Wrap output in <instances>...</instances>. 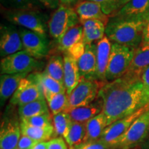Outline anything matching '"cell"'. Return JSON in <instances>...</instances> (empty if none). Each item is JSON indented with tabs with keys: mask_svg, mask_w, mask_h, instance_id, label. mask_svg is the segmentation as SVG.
Listing matches in <instances>:
<instances>
[{
	"mask_svg": "<svg viewBox=\"0 0 149 149\" xmlns=\"http://www.w3.org/2000/svg\"><path fill=\"white\" fill-rule=\"evenodd\" d=\"M98 97L103 103L104 113L109 126L133 114L149 104V95L141 77H122L107 81L100 90Z\"/></svg>",
	"mask_w": 149,
	"mask_h": 149,
	"instance_id": "cell-1",
	"label": "cell"
},
{
	"mask_svg": "<svg viewBox=\"0 0 149 149\" xmlns=\"http://www.w3.org/2000/svg\"><path fill=\"white\" fill-rule=\"evenodd\" d=\"M146 22L110 17L105 34L113 43L137 49L143 40V31Z\"/></svg>",
	"mask_w": 149,
	"mask_h": 149,
	"instance_id": "cell-2",
	"label": "cell"
},
{
	"mask_svg": "<svg viewBox=\"0 0 149 149\" xmlns=\"http://www.w3.org/2000/svg\"><path fill=\"white\" fill-rule=\"evenodd\" d=\"M149 137V109L133 123L122 136L111 144L112 149L139 148Z\"/></svg>",
	"mask_w": 149,
	"mask_h": 149,
	"instance_id": "cell-3",
	"label": "cell"
},
{
	"mask_svg": "<svg viewBox=\"0 0 149 149\" xmlns=\"http://www.w3.org/2000/svg\"><path fill=\"white\" fill-rule=\"evenodd\" d=\"M3 17L14 25L46 35L48 24L45 16L35 8L6 9L3 11Z\"/></svg>",
	"mask_w": 149,
	"mask_h": 149,
	"instance_id": "cell-4",
	"label": "cell"
},
{
	"mask_svg": "<svg viewBox=\"0 0 149 149\" xmlns=\"http://www.w3.org/2000/svg\"><path fill=\"white\" fill-rule=\"evenodd\" d=\"M44 63L32 57L26 51L17 53L1 58L0 62V72L3 74L28 73L42 69Z\"/></svg>",
	"mask_w": 149,
	"mask_h": 149,
	"instance_id": "cell-5",
	"label": "cell"
},
{
	"mask_svg": "<svg viewBox=\"0 0 149 149\" xmlns=\"http://www.w3.org/2000/svg\"><path fill=\"white\" fill-rule=\"evenodd\" d=\"M135 49L113 43L111 55L106 73L107 81L122 77L129 68L135 55Z\"/></svg>",
	"mask_w": 149,
	"mask_h": 149,
	"instance_id": "cell-6",
	"label": "cell"
},
{
	"mask_svg": "<svg viewBox=\"0 0 149 149\" xmlns=\"http://www.w3.org/2000/svg\"><path fill=\"white\" fill-rule=\"evenodd\" d=\"M79 24V18L74 8L60 4L48 20V32L54 40L58 42L68 30Z\"/></svg>",
	"mask_w": 149,
	"mask_h": 149,
	"instance_id": "cell-7",
	"label": "cell"
},
{
	"mask_svg": "<svg viewBox=\"0 0 149 149\" xmlns=\"http://www.w3.org/2000/svg\"><path fill=\"white\" fill-rule=\"evenodd\" d=\"M105 82L81 77L73 91L68 95V108L88 105L97 98L99 92Z\"/></svg>",
	"mask_w": 149,
	"mask_h": 149,
	"instance_id": "cell-8",
	"label": "cell"
},
{
	"mask_svg": "<svg viewBox=\"0 0 149 149\" xmlns=\"http://www.w3.org/2000/svg\"><path fill=\"white\" fill-rule=\"evenodd\" d=\"M24 51L37 59H41L49 53V41L46 35L20 27L19 29Z\"/></svg>",
	"mask_w": 149,
	"mask_h": 149,
	"instance_id": "cell-9",
	"label": "cell"
},
{
	"mask_svg": "<svg viewBox=\"0 0 149 149\" xmlns=\"http://www.w3.org/2000/svg\"><path fill=\"white\" fill-rule=\"evenodd\" d=\"M42 99L45 97L40 86L29 74L19 83L16 91L11 97L10 104L19 107Z\"/></svg>",
	"mask_w": 149,
	"mask_h": 149,
	"instance_id": "cell-10",
	"label": "cell"
},
{
	"mask_svg": "<svg viewBox=\"0 0 149 149\" xmlns=\"http://www.w3.org/2000/svg\"><path fill=\"white\" fill-rule=\"evenodd\" d=\"M23 50V44L19 29L14 24H1L0 29V55L1 58Z\"/></svg>",
	"mask_w": 149,
	"mask_h": 149,
	"instance_id": "cell-11",
	"label": "cell"
},
{
	"mask_svg": "<svg viewBox=\"0 0 149 149\" xmlns=\"http://www.w3.org/2000/svg\"><path fill=\"white\" fill-rule=\"evenodd\" d=\"M21 135L20 118L16 116L4 118L0 130V149H15Z\"/></svg>",
	"mask_w": 149,
	"mask_h": 149,
	"instance_id": "cell-12",
	"label": "cell"
},
{
	"mask_svg": "<svg viewBox=\"0 0 149 149\" xmlns=\"http://www.w3.org/2000/svg\"><path fill=\"white\" fill-rule=\"evenodd\" d=\"M148 109L149 104L146 105V107H143L142 109H139V111H136L133 114L128 115L127 117H124L121 120L112 123L104 130L100 139L103 141L104 142H105L106 144L111 146V144L117 139H118L120 136H122L124 133H126V130L137 120V117H139L143 113H144Z\"/></svg>",
	"mask_w": 149,
	"mask_h": 149,
	"instance_id": "cell-13",
	"label": "cell"
},
{
	"mask_svg": "<svg viewBox=\"0 0 149 149\" xmlns=\"http://www.w3.org/2000/svg\"><path fill=\"white\" fill-rule=\"evenodd\" d=\"M113 17L124 19L147 22L149 19V0H130Z\"/></svg>",
	"mask_w": 149,
	"mask_h": 149,
	"instance_id": "cell-14",
	"label": "cell"
},
{
	"mask_svg": "<svg viewBox=\"0 0 149 149\" xmlns=\"http://www.w3.org/2000/svg\"><path fill=\"white\" fill-rule=\"evenodd\" d=\"M74 10L77 14L80 21L88 19L100 20L105 24L107 27L110 17L102 10L100 3L95 1L84 0L79 1L74 6Z\"/></svg>",
	"mask_w": 149,
	"mask_h": 149,
	"instance_id": "cell-15",
	"label": "cell"
},
{
	"mask_svg": "<svg viewBox=\"0 0 149 149\" xmlns=\"http://www.w3.org/2000/svg\"><path fill=\"white\" fill-rule=\"evenodd\" d=\"M81 77L89 79H95L97 68V46L93 43L86 44L85 51L77 60Z\"/></svg>",
	"mask_w": 149,
	"mask_h": 149,
	"instance_id": "cell-16",
	"label": "cell"
},
{
	"mask_svg": "<svg viewBox=\"0 0 149 149\" xmlns=\"http://www.w3.org/2000/svg\"><path fill=\"white\" fill-rule=\"evenodd\" d=\"M97 46V68L96 80L102 82H107L106 73L111 55L112 44L106 36L96 43Z\"/></svg>",
	"mask_w": 149,
	"mask_h": 149,
	"instance_id": "cell-17",
	"label": "cell"
},
{
	"mask_svg": "<svg viewBox=\"0 0 149 149\" xmlns=\"http://www.w3.org/2000/svg\"><path fill=\"white\" fill-rule=\"evenodd\" d=\"M103 110V103L98 97L88 105L66 109L65 112L69 115L72 122L86 123L94 117L100 114Z\"/></svg>",
	"mask_w": 149,
	"mask_h": 149,
	"instance_id": "cell-18",
	"label": "cell"
},
{
	"mask_svg": "<svg viewBox=\"0 0 149 149\" xmlns=\"http://www.w3.org/2000/svg\"><path fill=\"white\" fill-rule=\"evenodd\" d=\"M40 86L46 100L52 95L57 93L66 92L65 86L54 79L44 70L43 72L35 71L29 74Z\"/></svg>",
	"mask_w": 149,
	"mask_h": 149,
	"instance_id": "cell-19",
	"label": "cell"
},
{
	"mask_svg": "<svg viewBox=\"0 0 149 149\" xmlns=\"http://www.w3.org/2000/svg\"><path fill=\"white\" fill-rule=\"evenodd\" d=\"M29 74L28 73L1 74L0 77L1 107H2L9 98H11L22 80L27 77Z\"/></svg>",
	"mask_w": 149,
	"mask_h": 149,
	"instance_id": "cell-20",
	"label": "cell"
},
{
	"mask_svg": "<svg viewBox=\"0 0 149 149\" xmlns=\"http://www.w3.org/2000/svg\"><path fill=\"white\" fill-rule=\"evenodd\" d=\"M63 57L64 63V86L68 95L77 86L81 77L79 74L77 61L67 53H64Z\"/></svg>",
	"mask_w": 149,
	"mask_h": 149,
	"instance_id": "cell-21",
	"label": "cell"
},
{
	"mask_svg": "<svg viewBox=\"0 0 149 149\" xmlns=\"http://www.w3.org/2000/svg\"><path fill=\"white\" fill-rule=\"evenodd\" d=\"M149 66V45L140 46L135 50L129 68L124 75L130 77H141V74Z\"/></svg>",
	"mask_w": 149,
	"mask_h": 149,
	"instance_id": "cell-22",
	"label": "cell"
},
{
	"mask_svg": "<svg viewBox=\"0 0 149 149\" xmlns=\"http://www.w3.org/2000/svg\"><path fill=\"white\" fill-rule=\"evenodd\" d=\"M79 22L84 29L82 42L85 45L98 42L106 35L105 24L100 20L88 19Z\"/></svg>",
	"mask_w": 149,
	"mask_h": 149,
	"instance_id": "cell-23",
	"label": "cell"
},
{
	"mask_svg": "<svg viewBox=\"0 0 149 149\" xmlns=\"http://www.w3.org/2000/svg\"><path fill=\"white\" fill-rule=\"evenodd\" d=\"M109 126L107 119L103 113L94 117L86 123V134L84 142L96 141L101 138L104 130Z\"/></svg>",
	"mask_w": 149,
	"mask_h": 149,
	"instance_id": "cell-24",
	"label": "cell"
},
{
	"mask_svg": "<svg viewBox=\"0 0 149 149\" xmlns=\"http://www.w3.org/2000/svg\"><path fill=\"white\" fill-rule=\"evenodd\" d=\"M21 133L22 135L28 136L37 142L47 141L53 139V137H56L54 126L48 128L35 127L22 121Z\"/></svg>",
	"mask_w": 149,
	"mask_h": 149,
	"instance_id": "cell-25",
	"label": "cell"
},
{
	"mask_svg": "<svg viewBox=\"0 0 149 149\" xmlns=\"http://www.w3.org/2000/svg\"><path fill=\"white\" fill-rule=\"evenodd\" d=\"M83 26L81 24L68 30L57 42V48L61 52H66L74 44L83 41Z\"/></svg>",
	"mask_w": 149,
	"mask_h": 149,
	"instance_id": "cell-26",
	"label": "cell"
},
{
	"mask_svg": "<svg viewBox=\"0 0 149 149\" xmlns=\"http://www.w3.org/2000/svg\"><path fill=\"white\" fill-rule=\"evenodd\" d=\"M50 113L46 99L30 102L18 107V115L20 119H26L37 115Z\"/></svg>",
	"mask_w": 149,
	"mask_h": 149,
	"instance_id": "cell-27",
	"label": "cell"
},
{
	"mask_svg": "<svg viewBox=\"0 0 149 149\" xmlns=\"http://www.w3.org/2000/svg\"><path fill=\"white\" fill-rule=\"evenodd\" d=\"M44 71L51 77L64 85V57L60 55H52L46 64Z\"/></svg>",
	"mask_w": 149,
	"mask_h": 149,
	"instance_id": "cell-28",
	"label": "cell"
},
{
	"mask_svg": "<svg viewBox=\"0 0 149 149\" xmlns=\"http://www.w3.org/2000/svg\"><path fill=\"white\" fill-rule=\"evenodd\" d=\"M53 126L55 129L56 137H61L66 140L71 126L72 120L68 114L66 112H61L53 115Z\"/></svg>",
	"mask_w": 149,
	"mask_h": 149,
	"instance_id": "cell-29",
	"label": "cell"
},
{
	"mask_svg": "<svg viewBox=\"0 0 149 149\" xmlns=\"http://www.w3.org/2000/svg\"><path fill=\"white\" fill-rule=\"evenodd\" d=\"M86 134V123L72 122L70 126L68 138L66 140L69 149H72L84 141Z\"/></svg>",
	"mask_w": 149,
	"mask_h": 149,
	"instance_id": "cell-30",
	"label": "cell"
},
{
	"mask_svg": "<svg viewBox=\"0 0 149 149\" xmlns=\"http://www.w3.org/2000/svg\"><path fill=\"white\" fill-rule=\"evenodd\" d=\"M46 102L53 116L65 111L68 108V99L66 92L53 95L46 100Z\"/></svg>",
	"mask_w": 149,
	"mask_h": 149,
	"instance_id": "cell-31",
	"label": "cell"
},
{
	"mask_svg": "<svg viewBox=\"0 0 149 149\" xmlns=\"http://www.w3.org/2000/svg\"><path fill=\"white\" fill-rule=\"evenodd\" d=\"M101 5L102 10L109 17L115 16L130 0H89Z\"/></svg>",
	"mask_w": 149,
	"mask_h": 149,
	"instance_id": "cell-32",
	"label": "cell"
},
{
	"mask_svg": "<svg viewBox=\"0 0 149 149\" xmlns=\"http://www.w3.org/2000/svg\"><path fill=\"white\" fill-rule=\"evenodd\" d=\"M20 120L35 127L48 128L53 126V117L50 113L26 119H20Z\"/></svg>",
	"mask_w": 149,
	"mask_h": 149,
	"instance_id": "cell-33",
	"label": "cell"
},
{
	"mask_svg": "<svg viewBox=\"0 0 149 149\" xmlns=\"http://www.w3.org/2000/svg\"><path fill=\"white\" fill-rule=\"evenodd\" d=\"M3 4L10 6V9L34 8L35 0H1Z\"/></svg>",
	"mask_w": 149,
	"mask_h": 149,
	"instance_id": "cell-34",
	"label": "cell"
},
{
	"mask_svg": "<svg viewBox=\"0 0 149 149\" xmlns=\"http://www.w3.org/2000/svg\"><path fill=\"white\" fill-rule=\"evenodd\" d=\"M72 149H112V148L110 145L106 144L101 139H98L96 141L83 142L74 146Z\"/></svg>",
	"mask_w": 149,
	"mask_h": 149,
	"instance_id": "cell-35",
	"label": "cell"
},
{
	"mask_svg": "<svg viewBox=\"0 0 149 149\" xmlns=\"http://www.w3.org/2000/svg\"><path fill=\"white\" fill-rule=\"evenodd\" d=\"M85 46L86 45L84 44L83 42H79L71 46L66 53L69 54L71 57L77 61L82 56L84 53Z\"/></svg>",
	"mask_w": 149,
	"mask_h": 149,
	"instance_id": "cell-36",
	"label": "cell"
},
{
	"mask_svg": "<svg viewBox=\"0 0 149 149\" xmlns=\"http://www.w3.org/2000/svg\"><path fill=\"white\" fill-rule=\"evenodd\" d=\"M48 149H68V146L63 137H57L48 141Z\"/></svg>",
	"mask_w": 149,
	"mask_h": 149,
	"instance_id": "cell-37",
	"label": "cell"
},
{
	"mask_svg": "<svg viewBox=\"0 0 149 149\" xmlns=\"http://www.w3.org/2000/svg\"><path fill=\"white\" fill-rule=\"evenodd\" d=\"M37 142L28 136L22 135L17 146L15 149H31Z\"/></svg>",
	"mask_w": 149,
	"mask_h": 149,
	"instance_id": "cell-38",
	"label": "cell"
},
{
	"mask_svg": "<svg viewBox=\"0 0 149 149\" xmlns=\"http://www.w3.org/2000/svg\"><path fill=\"white\" fill-rule=\"evenodd\" d=\"M141 80L145 90L149 95V66L147 67L141 75Z\"/></svg>",
	"mask_w": 149,
	"mask_h": 149,
	"instance_id": "cell-39",
	"label": "cell"
},
{
	"mask_svg": "<svg viewBox=\"0 0 149 149\" xmlns=\"http://www.w3.org/2000/svg\"><path fill=\"white\" fill-rule=\"evenodd\" d=\"M38 1L50 9H57L59 6V0H38Z\"/></svg>",
	"mask_w": 149,
	"mask_h": 149,
	"instance_id": "cell-40",
	"label": "cell"
},
{
	"mask_svg": "<svg viewBox=\"0 0 149 149\" xmlns=\"http://www.w3.org/2000/svg\"><path fill=\"white\" fill-rule=\"evenodd\" d=\"M149 45V19L146 22L144 31H143V40L141 46Z\"/></svg>",
	"mask_w": 149,
	"mask_h": 149,
	"instance_id": "cell-41",
	"label": "cell"
},
{
	"mask_svg": "<svg viewBox=\"0 0 149 149\" xmlns=\"http://www.w3.org/2000/svg\"><path fill=\"white\" fill-rule=\"evenodd\" d=\"M48 141L37 142L31 149H48Z\"/></svg>",
	"mask_w": 149,
	"mask_h": 149,
	"instance_id": "cell-42",
	"label": "cell"
},
{
	"mask_svg": "<svg viewBox=\"0 0 149 149\" xmlns=\"http://www.w3.org/2000/svg\"><path fill=\"white\" fill-rule=\"evenodd\" d=\"M78 1H79V0H59V1L61 3V4L68 6H69L70 5L74 4V3H77Z\"/></svg>",
	"mask_w": 149,
	"mask_h": 149,
	"instance_id": "cell-43",
	"label": "cell"
},
{
	"mask_svg": "<svg viewBox=\"0 0 149 149\" xmlns=\"http://www.w3.org/2000/svg\"><path fill=\"white\" fill-rule=\"evenodd\" d=\"M141 149H149V137L146 139V140L141 145Z\"/></svg>",
	"mask_w": 149,
	"mask_h": 149,
	"instance_id": "cell-44",
	"label": "cell"
},
{
	"mask_svg": "<svg viewBox=\"0 0 149 149\" xmlns=\"http://www.w3.org/2000/svg\"><path fill=\"white\" fill-rule=\"evenodd\" d=\"M133 149H141V148L139 147V148H133Z\"/></svg>",
	"mask_w": 149,
	"mask_h": 149,
	"instance_id": "cell-45",
	"label": "cell"
}]
</instances>
